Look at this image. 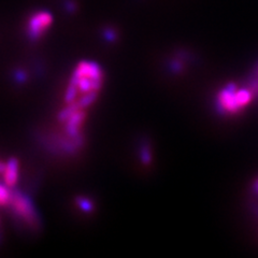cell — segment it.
<instances>
[{"label": "cell", "instance_id": "5b68a950", "mask_svg": "<svg viewBox=\"0 0 258 258\" xmlns=\"http://www.w3.org/2000/svg\"><path fill=\"white\" fill-rule=\"evenodd\" d=\"M5 183L8 187H13L18 182L19 177V161L15 158H11L6 165L4 172Z\"/></svg>", "mask_w": 258, "mask_h": 258}, {"label": "cell", "instance_id": "5bb4252c", "mask_svg": "<svg viewBox=\"0 0 258 258\" xmlns=\"http://www.w3.org/2000/svg\"><path fill=\"white\" fill-rule=\"evenodd\" d=\"M254 189H255V191L256 192H258V181L255 183V185H254Z\"/></svg>", "mask_w": 258, "mask_h": 258}, {"label": "cell", "instance_id": "4fadbf2b", "mask_svg": "<svg viewBox=\"0 0 258 258\" xmlns=\"http://www.w3.org/2000/svg\"><path fill=\"white\" fill-rule=\"evenodd\" d=\"M5 169H6V166L5 165H3L2 163H0V172H5Z\"/></svg>", "mask_w": 258, "mask_h": 258}, {"label": "cell", "instance_id": "6da1fadb", "mask_svg": "<svg viewBox=\"0 0 258 258\" xmlns=\"http://www.w3.org/2000/svg\"><path fill=\"white\" fill-rule=\"evenodd\" d=\"M9 205H11L16 215H19L31 227L35 228L39 224L34 205L24 194L18 190H13Z\"/></svg>", "mask_w": 258, "mask_h": 258}, {"label": "cell", "instance_id": "8fae6325", "mask_svg": "<svg viewBox=\"0 0 258 258\" xmlns=\"http://www.w3.org/2000/svg\"><path fill=\"white\" fill-rule=\"evenodd\" d=\"M103 35H104V38H106L108 41H114L115 38H116V32L111 28H108V29L104 30Z\"/></svg>", "mask_w": 258, "mask_h": 258}, {"label": "cell", "instance_id": "7a4b0ae2", "mask_svg": "<svg viewBox=\"0 0 258 258\" xmlns=\"http://www.w3.org/2000/svg\"><path fill=\"white\" fill-rule=\"evenodd\" d=\"M53 16L48 11L40 10L32 14L27 22V35L31 41H37L50 28Z\"/></svg>", "mask_w": 258, "mask_h": 258}, {"label": "cell", "instance_id": "8992f818", "mask_svg": "<svg viewBox=\"0 0 258 258\" xmlns=\"http://www.w3.org/2000/svg\"><path fill=\"white\" fill-rule=\"evenodd\" d=\"M79 110H81V109H80V107H79L78 102H72V103L68 104V106H67L66 108H64L63 110L60 111L59 115H58V118H59V120H61V122H67L68 118H69L72 114H74V113H76V112L79 111Z\"/></svg>", "mask_w": 258, "mask_h": 258}, {"label": "cell", "instance_id": "7c38bea8", "mask_svg": "<svg viewBox=\"0 0 258 258\" xmlns=\"http://www.w3.org/2000/svg\"><path fill=\"white\" fill-rule=\"evenodd\" d=\"M66 9L71 12V11H74V10L76 9V6H75L74 4H72L71 2H68L67 5H66Z\"/></svg>", "mask_w": 258, "mask_h": 258}, {"label": "cell", "instance_id": "3957f363", "mask_svg": "<svg viewBox=\"0 0 258 258\" xmlns=\"http://www.w3.org/2000/svg\"><path fill=\"white\" fill-rule=\"evenodd\" d=\"M236 90L237 86L235 84H229L217 95V103L220 108L230 114L237 113L240 110L236 100Z\"/></svg>", "mask_w": 258, "mask_h": 258}, {"label": "cell", "instance_id": "30bf717a", "mask_svg": "<svg viewBox=\"0 0 258 258\" xmlns=\"http://www.w3.org/2000/svg\"><path fill=\"white\" fill-rule=\"evenodd\" d=\"M151 159H152V156H151V152L149 150V148H147L144 145V148L142 149L141 151V160L143 161V164L148 165L151 163Z\"/></svg>", "mask_w": 258, "mask_h": 258}, {"label": "cell", "instance_id": "52a82bcc", "mask_svg": "<svg viewBox=\"0 0 258 258\" xmlns=\"http://www.w3.org/2000/svg\"><path fill=\"white\" fill-rule=\"evenodd\" d=\"M96 98H97V92H90V93L84 94L78 100V104H79L80 109H84V108H87L88 106H91L92 103H94Z\"/></svg>", "mask_w": 258, "mask_h": 258}, {"label": "cell", "instance_id": "277c9868", "mask_svg": "<svg viewBox=\"0 0 258 258\" xmlns=\"http://www.w3.org/2000/svg\"><path fill=\"white\" fill-rule=\"evenodd\" d=\"M85 118V112L82 111V109L77 111L76 113L72 114L68 120H67V126H66V132L71 139H77L79 138V131L80 126L82 125L83 120Z\"/></svg>", "mask_w": 258, "mask_h": 258}, {"label": "cell", "instance_id": "9c48e42d", "mask_svg": "<svg viewBox=\"0 0 258 258\" xmlns=\"http://www.w3.org/2000/svg\"><path fill=\"white\" fill-rule=\"evenodd\" d=\"M77 203H78L79 207L85 212H91L93 210V204L86 198H79Z\"/></svg>", "mask_w": 258, "mask_h": 258}, {"label": "cell", "instance_id": "ba28073f", "mask_svg": "<svg viewBox=\"0 0 258 258\" xmlns=\"http://www.w3.org/2000/svg\"><path fill=\"white\" fill-rule=\"evenodd\" d=\"M12 191L9 190L8 186L0 185V206H7L10 204Z\"/></svg>", "mask_w": 258, "mask_h": 258}]
</instances>
